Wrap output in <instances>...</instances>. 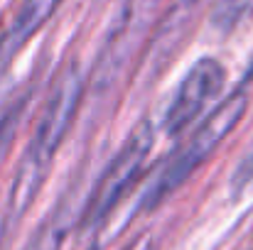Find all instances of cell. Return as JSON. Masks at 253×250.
I'll list each match as a JSON object with an SVG mask.
<instances>
[{"label":"cell","instance_id":"6da1fadb","mask_svg":"<svg viewBox=\"0 0 253 250\" xmlns=\"http://www.w3.org/2000/svg\"><path fill=\"white\" fill-rule=\"evenodd\" d=\"M82 98H84V74L79 64L72 62L57 76V81L40 110V118L25 147V155L17 165L12 186H10V196H7V206H5V226L17 223L30 211L32 201L37 199L49 174L54 155L59 152L62 143L67 140L77 120Z\"/></svg>","mask_w":253,"mask_h":250},{"label":"cell","instance_id":"3957f363","mask_svg":"<svg viewBox=\"0 0 253 250\" xmlns=\"http://www.w3.org/2000/svg\"><path fill=\"white\" fill-rule=\"evenodd\" d=\"M153 143H155V130L150 120H143L130 130V135L111 157V162L101 172L98 181L93 184L88 194V201L82 209V223H79L82 231H96L111 216V211L128 194L130 184L140 177L143 167L150 157Z\"/></svg>","mask_w":253,"mask_h":250},{"label":"cell","instance_id":"30bf717a","mask_svg":"<svg viewBox=\"0 0 253 250\" xmlns=\"http://www.w3.org/2000/svg\"><path fill=\"white\" fill-rule=\"evenodd\" d=\"M231 184H234V191H236V194H241V191H246L249 186H253V155L234 172V181H231Z\"/></svg>","mask_w":253,"mask_h":250},{"label":"cell","instance_id":"9c48e42d","mask_svg":"<svg viewBox=\"0 0 253 250\" xmlns=\"http://www.w3.org/2000/svg\"><path fill=\"white\" fill-rule=\"evenodd\" d=\"M27 108V96H20L12 106H7L2 113H0V165L15 140V133H17V125L22 120V113Z\"/></svg>","mask_w":253,"mask_h":250},{"label":"cell","instance_id":"8992f818","mask_svg":"<svg viewBox=\"0 0 253 250\" xmlns=\"http://www.w3.org/2000/svg\"><path fill=\"white\" fill-rule=\"evenodd\" d=\"M62 0H22L10 27L0 37V67L12 59V54L49 20Z\"/></svg>","mask_w":253,"mask_h":250},{"label":"cell","instance_id":"ba28073f","mask_svg":"<svg viewBox=\"0 0 253 250\" xmlns=\"http://www.w3.org/2000/svg\"><path fill=\"white\" fill-rule=\"evenodd\" d=\"M249 12H253V0H216L211 22L221 32H231Z\"/></svg>","mask_w":253,"mask_h":250},{"label":"cell","instance_id":"277c9868","mask_svg":"<svg viewBox=\"0 0 253 250\" xmlns=\"http://www.w3.org/2000/svg\"><path fill=\"white\" fill-rule=\"evenodd\" d=\"M163 0H123L121 15L101 49L96 71H93V83L96 91H108L118 76L126 71L130 57L140 47V39L153 25V17Z\"/></svg>","mask_w":253,"mask_h":250},{"label":"cell","instance_id":"52a82bcc","mask_svg":"<svg viewBox=\"0 0 253 250\" xmlns=\"http://www.w3.org/2000/svg\"><path fill=\"white\" fill-rule=\"evenodd\" d=\"M72 209H69V196L59 201L57 209L49 211V216L37 226V231L32 233V238L27 241L25 250H62L67 233L72 228Z\"/></svg>","mask_w":253,"mask_h":250},{"label":"cell","instance_id":"7a4b0ae2","mask_svg":"<svg viewBox=\"0 0 253 250\" xmlns=\"http://www.w3.org/2000/svg\"><path fill=\"white\" fill-rule=\"evenodd\" d=\"M246 108H249V96L244 91L224 98L194 128V133L174 150V155L160 167L155 181L143 194V204L140 206L143 209H155V206H160L168 199L169 194H174L199 167L219 150V145L226 140V135H231V130L246 115Z\"/></svg>","mask_w":253,"mask_h":250},{"label":"cell","instance_id":"5b68a950","mask_svg":"<svg viewBox=\"0 0 253 250\" xmlns=\"http://www.w3.org/2000/svg\"><path fill=\"white\" fill-rule=\"evenodd\" d=\"M224 81H226V71L211 57H202L189 67V71L182 76L174 91V98L163 120V128L169 138L179 135L187 125H192V120L202 115V110L221 93Z\"/></svg>","mask_w":253,"mask_h":250},{"label":"cell","instance_id":"7c38bea8","mask_svg":"<svg viewBox=\"0 0 253 250\" xmlns=\"http://www.w3.org/2000/svg\"><path fill=\"white\" fill-rule=\"evenodd\" d=\"M86 250H98V246H96V243H93V246H91V248H86Z\"/></svg>","mask_w":253,"mask_h":250},{"label":"cell","instance_id":"8fae6325","mask_svg":"<svg viewBox=\"0 0 253 250\" xmlns=\"http://www.w3.org/2000/svg\"><path fill=\"white\" fill-rule=\"evenodd\" d=\"M123 250H153V241H150V236L143 233V236H138L135 241H130Z\"/></svg>","mask_w":253,"mask_h":250}]
</instances>
